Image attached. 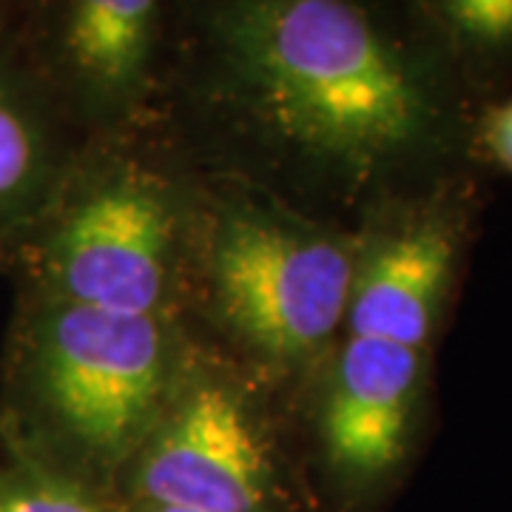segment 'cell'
I'll use <instances>...</instances> for the list:
<instances>
[{
    "label": "cell",
    "mask_w": 512,
    "mask_h": 512,
    "mask_svg": "<svg viewBox=\"0 0 512 512\" xmlns=\"http://www.w3.org/2000/svg\"><path fill=\"white\" fill-rule=\"evenodd\" d=\"M165 97L234 177L353 225L478 168L481 103L410 0H171Z\"/></svg>",
    "instance_id": "1"
},
{
    "label": "cell",
    "mask_w": 512,
    "mask_h": 512,
    "mask_svg": "<svg viewBox=\"0 0 512 512\" xmlns=\"http://www.w3.org/2000/svg\"><path fill=\"white\" fill-rule=\"evenodd\" d=\"M476 171L379 205L359 251L342 330L316 370V510L384 512L416 470L433 419L436 348L478 220Z\"/></svg>",
    "instance_id": "2"
},
{
    "label": "cell",
    "mask_w": 512,
    "mask_h": 512,
    "mask_svg": "<svg viewBox=\"0 0 512 512\" xmlns=\"http://www.w3.org/2000/svg\"><path fill=\"white\" fill-rule=\"evenodd\" d=\"M188 353L177 316L20 293L0 367V441L114 501Z\"/></svg>",
    "instance_id": "3"
},
{
    "label": "cell",
    "mask_w": 512,
    "mask_h": 512,
    "mask_svg": "<svg viewBox=\"0 0 512 512\" xmlns=\"http://www.w3.org/2000/svg\"><path fill=\"white\" fill-rule=\"evenodd\" d=\"M225 183L197 202L191 291L259 376H316L348 313L359 231L234 174Z\"/></svg>",
    "instance_id": "4"
},
{
    "label": "cell",
    "mask_w": 512,
    "mask_h": 512,
    "mask_svg": "<svg viewBox=\"0 0 512 512\" xmlns=\"http://www.w3.org/2000/svg\"><path fill=\"white\" fill-rule=\"evenodd\" d=\"M126 137L86 140L55 202L3 268L20 293L100 311L177 316L191 288L197 202Z\"/></svg>",
    "instance_id": "5"
},
{
    "label": "cell",
    "mask_w": 512,
    "mask_h": 512,
    "mask_svg": "<svg viewBox=\"0 0 512 512\" xmlns=\"http://www.w3.org/2000/svg\"><path fill=\"white\" fill-rule=\"evenodd\" d=\"M114 501L197 512H316L311 481L265 416L256 384L231 365L188 353L183 376Z\"/></svg>",
    "instance_id": "6"
},
{
    "label": "cell",
    "mask_w": 512,
    "mask_h": 512,
    "mask_svg": "<svg viewBox=\"0 0 512 512\" xmlns=\"http://www.w3.org/2000/svg\"><path fill=\"white\" fill-rule=\"evenodd\" d=\"M171 0H32L15 46L83 140H117L160 100Z\"/></svg>",
    "instance_id": "7"
},
{
    "label": "cell",
    "mask_w": 512,
    "mask_h": 512,
    "mask_svg": "<svg viewBox=\"0 0 512 512\" xmlns=\"http://www.w3.org/2000/svg\"><path fill=\"white\" fill-rule=\"evenodd\" d=\"M52 94L18 52L0 43V265L55 202L83 148Z\"/></svg>",
    "instance_id": "8"
},
{
    "label": "cell",
    "mask_w": 512,
    "mask_h": 512,
    "mask_svg": "<svg viewBox=\"0 0 512 512\" xmlns=\"http://www.w3.org/2000/svg\"><path fill=\"white\" fill-rule=\"evenodd\" d=\"M478 103L512 86V0H410Z\"/></svg>",
    "instance_id": "9"
},
{
    "label": "cell",
    "mask_w": 512,
    "mask_h": 512,
    "mask_svg": "<svg viewBox=\"0 0 512 512\" xmlns=\"http://www.w3.org/2000/svg\"><path fill=\"white\" fill-rule=\"evenodd\" d=\"M0 512H117V504L0 441Z\"/></svg>",
    "instance_id": "10"
},
{
    "label": "cell",
    "mask_w": 512,
    "mask_h": 512,
    "mask_svg": "<svg viewBox=\"0 0 512 512\" xmlns=\"http://www.w3.org/2000/svg\"><path fill=\"white\" fill-rule=\"evenodd\" d=\"M473 157L476 165L512 177V94H501L478 106L473 123Z\"/></svg>",
    "instance_id": "11"
},
{
    "label": "cell",
    "mask_w": 512,
    "mask_h": 512,
    "mask_svg": "<svg viewBox=\"0 0 512 512\" xmlns=\"http://www.w3.org/2000/svg\"><path fill=\"white\" fill-rule=\"evenodd\" d=\"M32 0H0V43L15 40L20 29V20L26 15Z\"/></svg>",
    "instance_id": "12"
},
{
    "label": "cell",
    "mask_w": 512,
    "mask_h": 512,
    "mask_svg": "<svg viewBox=\"0 0 512 512\" xmlns=\"http://www.w3.org/2000/svg\"><path fill=\"white\" fill-rule=\"evenodd\" d=\"M114 504H117V501H114ZM117 512H197V510L168 507V504H146V501H126V504H117Z\"/></svg>",
    "instance_id": "13"
}]
</instances>
